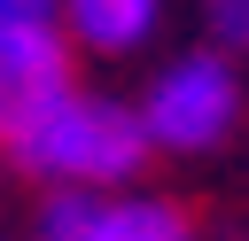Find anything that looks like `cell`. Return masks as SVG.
Here are the masks:
<instances>
[{
    "instance_id": "1",
    "label": "cell",
    "mask_w": 249,
    "mask_h": 241,
    "mask_svg": "<svg viewBox=\"0 0 249 241\" xmlns=\"http://www.w3.org/2000/svg\"><path fill=\"white\" fill-rule=\"evenodd\" d=\"M0 155H8V171L39 179V187H101V194H117L148 163V140H140L132 101L54 86L47 101H31L23 117L0 124Z\"/></svg>"
},
{
    "instance_id": "2",
    "label": "cell",
    "mask_w": 249,
    "mask_h": 241,
    "mask_svg": "<svg viewBox=\"0 0 249 241\" xmlns=\"http://www.w3.org/2000/svg\"><path fill=\"white\" fill-rule=\"evenodd\" d=\"M132 117H140L148 155H156V148H163V155H202V148L233 140V124H241V78H233V62H226L218 47L171 54V62L148 78V93L132 101Z\"/></svg>"
},
{
    "instance_id": "3",
    "label": "cell",
    "mask_w": 249,
    "mask_h": 241,
    "mask_svg": "<svg viewBox=\"0 0 249 241\" xmlns=\"http://www.w3.org/2000/svg\"><path fill=\"white\" fill-rule=\"evenodd\" d=\"M54 86H70L62 0H0V124L47 101Z\"/></svg>"
},
{
    "instance_id": "4",
    "label": "cell",
    "mask_w": 249,
    "mask_h": 241,
    "mask_svg": "<svg viewBox=\"0 0 249 241\" xmlns=\"http://www.w3.org/2000/svg\"><path fill=\"white\" fill-rule=\"evenodd\" d=\"M156 16H163V0H62V31L86 54H132L156 31Z\"/></svg>"
},
{
    "instance_id": "5",
    "label": "cell",
    "mask_w": 249,
    "mask_h": 241,
    "mask_svg": "<svg viewBox=\"0 0 249 241\" xmlns=\"http://www.w3.org/2000/svg\"><path fill=\"white\" fill-rule=\"evenodd\" d=\"M101 241H195V218L163 194H109L101 202Z\"/></svg>"
},
{
    "instance_id": "6",
    "label": "cell",
    "mask_w": 249,
    "mask_h": 241,
    "mask_svg": "<svg viewBox=\"0 0 249 241\" xmlns=\"http://www.w3.org/2000/svg\"><path fill=\"white\" fill-rule=\"evenodd\" d=\"M101 202H109L101 187H47L31 233L39 241H101Z\"/></svg>"
},
{
    "instance_id": "7",
    "label": "cell",
    "mask_w": 249,
    "mask_h": 241,
    "mask_svg": "<svg viewBox=\"0 0 249 241\" xmlns=\"http://www.w3.org/2000/svg\"><path fill=\"white\" fill-rule=\"evenodd\" d=\"M202 23H210V47L249 54V0H202Z\"/></svg>"
}]
</instances>
